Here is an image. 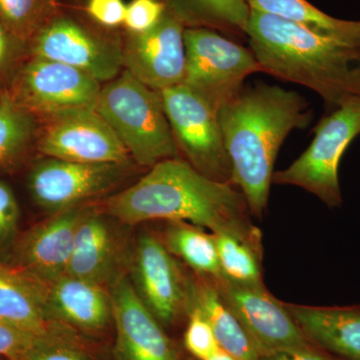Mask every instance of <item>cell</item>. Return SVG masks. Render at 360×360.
I'll list each match as a JSON object with an SVG mask.
<instances>
[{"label":"cell","mask_w":360,"mask_h":360,"mask_svg":"<svg viewBox=\"0 0 360 360\" xmlns=\"http://www.w3.org/2000/svg\"><path fill=\"white\" fill-rule=\"evenodd\" d=\"M30 46L0 22V89H8L13 77L30 58Z\"/></svg>","instance_id":"30"},{"label":"cell","mask_w":360,"mask_h":360,"mask_svg":"<svg viewBox=\"0 0 360 360\" xmlns=\"http://www.w3.org/2000/svg\"><path fill=\"white\" fill-rule=\"evenodd\" d=\"M86 206L85 203L53 213L30 229L15 246L14 265L45 284L65 276L77 225Z\"/></svg>","instance_id":"16"},{"label":"cell","mask_w":360,"mask_h":360,"mask_svg":"<svg viewBox=\"0 0 360 360\" xmlns=\"http://www.w3.org/2000/svg\"><path fill=\"white\" fill-rule=\"evenodd\" d=\"M245 34L264 72L314 90L330 108L360 98V45L255 11Z\"/></svg>","instance_id":"3"},{"label":"cell","mask_w":360,"mask_h":360,"mask_svg":"<svg viewBox=\"0 0 360 360\" xmlns=\"http://www.w3.org/2000/svg\"><path fill=\"white\" fill-rule=\"evenodd\" d=\"M196 276L191 286V307L200 310L212 326L219 347L236 359L257 360L259 355L250 336L220 295L213 279Z\"/></svg>","instance_id":"21"},{"label":"cell","mask_w":360,"mask_h":360,"mask_svg":"<svg viewBox=\"0 0 360 360\" xmlns=\"http://www.w3.org/2000/svg\"><path fill=\"white\" fill-rule=\"evenodd\" d=\"M130 163H79L45 158L28 176L32 200L58 213L108 193L129 175Z\"/></svg>","instance_id":"12"},{"label":"cell","mask_w":360,"mask_h":360,"mask_svg":"<svg viewBox=\"0 0 360 360\" xmlns=\"http://www.w3.org/2000/svg\"><path fill=\"white\" fill-rule=\"evenodd\" d=\"M39 335L0 321V359L25 360Z\"/></svg>","instance_id":"32"},{"label":"cell","mask_w":360,"mask_h":360,"mask_svg":"<svg viewBox=\"0 0 360 360\" xmlns=\"http://www.w3.org/2000/svg\"><path fill=\"white\" fill-rule=\"evenodd\" d=\"M163 245L174 257L180 258L196 276L220 278L219 250L214 233L186 222H168Z\"/></svg>","instance_id":"22"},{"label":"cell","mask_w":360,"mask_h":360,"mask_svg":"<svg viewBox=\"0 0 360 360\" xmlns=\"http://www.w3.org/2000/svg\"><path fill=\"white\" fill-rule=\"evenodd\" d=\"M20 210L13 189L0 180V243H6L16 233Z\"/></svg>","instance_id":"34"},{"label":"cell","mask_w":360,"mask_h":360,"mask_svg":"<svg viewBox=\"0 0 360 360\" xmlns=\"http://www.w3.org/2000/svg\"><path fill=\"white\" fill-rule=\"evenodd\" d=\"M0 360H6V359H0Z\"/></svg>","instance_id":"38"},{"label":"cell","mask_w":360,"mask_h":360,"mask_svg":"<svg viewBox=\"0 0 360 360\" xmlns=\"http://www.w3.org/2000/svg\"><path fill=\"white\" fill-rule=\"evenodd\" d=\"M165 11L163 0H131L127 4L124 32L134 34L148 32L160 22Z\"/></svg>","instance_id":"31"},{"label":"cell","mask_w":360,"mask_h":360,"mask_svg":"<svg viewBox=\"0 0 360 360\" xmlns=\"http://www.w3.org/2000/svg\"><path fill=\"white\" fill-rule=\"evenodd\" d=\"M132 285L143 304L163 328L174 326L191 307V286L176 258L162 240L141 233L130 262Z\"/></svg>","instance_id":"10"},{"label":"cell","mask_w":360,"mask_h":360,"mask_svg":"<svg viewBox=\"0 0 360 360\" xmlns=\"http://www.w3.org/2000/svg\"><path fill=\"white\" fill-rule=\"evenodd\" d=\"M4 96H6V90L0 89V103H1L2 99H4Z\"/></svg>","instance_id":"37"},{"label":"cell","mask_w":360,"mask_h":360,"mask_svg":"<svg viewBox=\"0 0 360 360\" xmlns=\"http://www.w3.org/2000/svg\"><path fill=\"white\" fill-rule=\"evenodd\" d=\"M116 360H180L165 328L137 295L129 276L118 274L110 283Z\"/></svg>","instance_id":"15"},{"label":"cell","mask_w":360,"mask_h":360,"mask_svg":"<svg viewBox=\"0 0 360 360\" xmlns=\"http://www.w3.org/2000/svg\"><path fill=\"white\" fill-rule=\"evenodd\" d=\"M39 120L6 96L0 103V168L21 158L37 143Z\"/></svg>","instance_id":"25"},{"label":"cell","mask_w":360,"mask_h":360,"mask_svg":"<svg viewBox=\"0 0 360 360\" xmlns=\"http://www.w3.org/2000/svg\"><path fill=\"white\" fill-rule=\"evenodd\" d=\"M101 86L72 66L30 56L6 94L16 105L42 120L66 111L96 108Z\"/></svg>","instance_id":"9"},{"label":"cell","mask_w":360,"mask_h":360,"mask_svg":"<svg viewBox=\"0 0 360 360\" xmlns=\"http://www.w3.org/2000/svg\"><path fill=\"white\" fill-rule=\"evenodd\" d=\"M285 305L303 335L314 347L343 359L360 360V305Z\"/></svg>","instance_id":"19"},{"label":"cell","mask_w":360,"mask_h":360,"mask_svg":"<svg viewBox=\"0 0 360 360\" xmlns=\"http://www.w3.org/2000/svg\"><path fill=\"white\" fill-rule=\"evenodd\" d=\"M250 11L307 26L315 32L360 45V21L338 20L307 0H245Z\"/></svg>","instance_id":"23"},{"label":"cell","mask_w":360,"mask_h":360,"mask_svg":"<svg viewBox=\"0 0 360 360\" xmlns=\"http://www.w3.org/2000/svg\"><path fill=\"white\" fill-rule=\"evenodd\" d=\"M220 129L238 186L253 217L262 219L279 149L295 129H305L314 112L297 92L265 84L243 89L219 112Z\"/></svg>","instance_id":"2"},{"label":"cell","mask_w":360,"mask_h":360,"mask_svg":"<svg viewBox=\"0 0 360 360\" xmlns=\"http://www.w3.org/2000/svg\"><path fill=\"white\" fill-rule=\"evenodd\" d=\"M47 284L15 265L0 262V321L32 333L46 328Z\"/></svg>","instance_id":"20"},{"label":"cell","mask_w":360,"mask_h":360,"mask_svg":"<svg viewBox=\"0 0 360 360\" xmlns=\"http://www.w3.org/2000/svg\"><path fill=\"white\" fill-rule=\"evenodd\" d=\"M25 360L96 359L82 333L59 322L49 321Z\"/></svg>","instance_id":"28"},{"label":"cell","mask_w":360,"mask_h":360,"mask_svg":"<svg viewBox=\"0 0 360 360\" xmlns=\"http://www.w3.org/2000/svg\"><path fill=\"white\" fill-rule=\"evenodd\" d=\"M82 11L90 20L108 30L123 26L127 4L123 0H85Z\"/></svg>","instance_id":"33"},{"label":"cell","mask_w":360,"mask_h":360,"mask_svg":"<svg viewBox=\"0 0 360 360\" xmlns=\"http://www.w3.org/2000/svg\"><path fill=\"white\" fill-rule=\"evenodd\" d=\"M208 360H238L236 359V357L232 356L231 354H229V352H224V349L219 348L214 354L212 355Z\"/></svg>","instance_id":"36"},{"label":"cell","mask_w":360,"mask_h":360,"mask_svg":"<svg viewBox=\"0 0 360 360\" xmlns=\"http://www.w3.org/2000/svg\"><path fill=\"white\" fill-rule=\"evenodd\" d=\"M35 148L45 158L79 163H130V156L94 108L39 120Z\"/></svg>","instance_id":"11"},{"label":"cell","mask_w":360,"mask_h":360,"mask_svg":"<svg viewBox=\"0 0 360 360\" xmlns=\"http://www.w3.org/2000/svg\"><path fill=\"white\" fill-rule=\"evenodd\" d=\"M96 112L105 120L137 165L151 168L180 158L160 92L123 70L101 86Z\"/></svg>","instance_id":"4"},{"label":"cell","mask_w":360,"mask_h":360,"mask_svg":"<svg viewBox=\"0 0 360 360\" xmlns=\"http://www.w3.org/2000/svg\"><path fill=\"white\" fill-rule=\"evenodd\" d=\"M186 25L172 11L143 33L123 32V70L160 92L181 84L186 70Z\"/></svg>","instance_id":"14"},{"label":"cell","mask_w":360,"mask_h":360,"mask_svg":"<svg viewBox=\"0 0 360 360\" xmlns=\"http://www.w3.org/2000/svg\"><path fill=\"white\" fill-rule=\"evenodd\" d=\"M110 215L87 205L77 225L65 276L105 285L118 276L120 248Z\"/></svg>","instance_id":"18"},{"label":"cell","mask_w":360,"mask_h":360,"mask_svg":"<svg viewBox=\"0 0 360 360\" xmlns=\"http://www.w3.org/2000/svg\"><path fill=\"white\" fill-rule=\"evenodd\" d=\"M219 250L220 278L240 285L264 284L262 277L264 248L227 234H214Z\"/></svg>","instance_id":"26"},{"label":"cell","mask_w":360,"mask_h":360,"mask_svg":"<svg viewBox=\"0 0 360 360\" xmlns=\"http://www.w3.org/2000/svg\"><path fill=\"white\" fill-rule=\"evenodd\" d=\"M257 360H335L324 354L323 350L310 345L302 349L286 350L276 354L262 355Z\"/></svg>","instance_id":"35"},{"label":"cell","mask_w":360,"mask_h":360,"mask_svg":"<svg viewBox=\"0 0 360 360\" xmlns=\"http://www.w3.org/2000/svg\"><path fill=\"white\" fill-rule=\"evenodd\" d=\"M232 186L201 174L181 158H172L149 168L136 184L110 196L101 208L123 224L186 222L264 248L245 195Z\"/></svg>","instance_id":"1"},{"label":"cell","mask_w":360,"mask_h":360,"mask_svg":"<svg viewBox=\"0 0 360 360\" xmlns=\"http://www.w3.org/2000/svg\"><path fill=\"white\" fill-rule=\"evenodd\" d=\"M182 84L215 112L243 89L245 78L262 71L255 54L210 28L186 27Z\"/></svg>","instance_id":"7"},{"label":"cell","mask_w":360,"mask_h":360,"mask_svg":"<svg viewBox=\"0 0 360 360\" xmlns=\"http://www.w3.org/2000/svg\"><path fill=\"white\" fill-rule=\"evenodd\" d=\"M30 53L65 63L101 84L123 70V32L97 25L82 7L60 4L58 13L28 44Z\"/></svg>","instance_id":"5"},{"label":"cell","mask_w":360,"mask_h":360,"mask_svg":"<svg viewBox=\"0 0 360 360\" xmlns=\"http://www.w3.org/2000/svg\"><path fill=\"white\" fill-rule=\"evenodd\" d=\"M179 153L198 172L231 184L232 168L217 112L186 85L160 91Z\"/></svg>","instance_id":"8"},{"label":"cell","mask_w":360,"mask_h":360,"mask_svg":"<svg viewBox=\"0 0 360 360\" xmlns=\"http://www.w3.org/2000/svg\"><path fill=\"white\" fill-rule=\"evenodd\" d=\"M45 317L85 335H103L112 321L110 292L103 285L63 276L47 284Z\"/></svg>","instance_id":"17"},{"label":"cell","mask_w":360,"mask_h":360,"mask_svg":"<svg viewBox=\"0 0 360 360\" xmlns=\"http://www.w3.org/2000/svg\"><path fill=\"white\" fill-rule=\"evenodd\" d=\"M184 333V347L198 360H208L219 349L212 326L195 307H191Z\"/></svg>","instance_id":"29"},{"label":"cell","mask_w":360,"mask_h":360,"mask_svg":"<svg viewBox=\"0 0 360 360\" xmlns=\"http://www.w3.org/2000/svg\"><path fill=\"white\" fill-rule=\"evenodd\" d=\"M213 281L259 356L312 345L298 328L285 303L274 297L264 284L240 285L222 278Z\"/></svg>","instance_id":"13"},{"label":"cell","mask_w":360,"mask_h":360,"mask_svg":"<svg viewBox=\"0 0 360 360\" xmlns=\"http://www.w3.org/2000/svg\"><path fill=\"white\" fill-rule=\"evenodd\" d=\"M314 132L309 148L290 167L274 172L272 184L300 187L329 207H340L338 168L348 146L360 134V98L336 108L319 122Z\"/></svg>","instance_id":"6"},{"label":"cell","mask_w":360,"mask_h":360,"mask_svg":"<svg viewBox=\"0 0 360 360\" xmlns=\"http://www.w3.org/2000/svg\"><path fill=\"white\" fill-rule=\"evenodd\" d=\"M188 27L221 28L245 33L250 8L245 0H163Z\"/></svg>","instance_id":"24"},{"label":"cell","mask_w":360,"mask_h":360,"mask_svg":"<svg viewBox=\"0 0 360 360\" xmlns=\"http://www.w3.org/2000/svg\"><path fill=\"white\" fill-rule=\"evenodd\" d=\"M60 4V0H0V22L30 44L56 16Z\"/></svg>","instance_id":"27"}]
</instances>
